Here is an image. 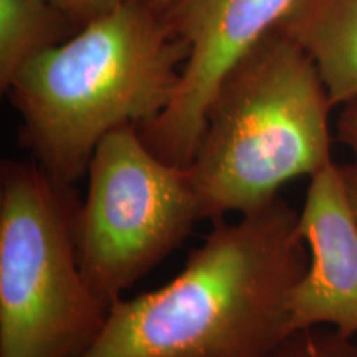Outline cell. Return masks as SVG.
I'll list each match as a JSON object with an SVG mask.
<instances>
[{"label": "cell", "mask_w": 357, "mask_h": 357, "mask_svg": "<svg viewBox=\"0 0 357 357\" xmlns=\"http://www.w3.org/2000/svg\"><path fill=\"white\" fill-rule=\"evenodd\" d=\"M307 260L300 212L281 197L215 220L176 278L109 307L82 357H266L293 336Z\"/></svg>", "instance_id": "obj_1"}, {"label": "cell", "mask_w": 357, "mask_h": 357, "mask_svg": "<svg viewBox=\"0 0 357 357\" xmlns=\"http://www.w3.org/2000/svg\"><path fill=\"white\" fill-rule=\"evenodd\" d=\"M187 56L189 47L149 2L82 26L26 61L3 91L20 116L22 144L56 184L73 189L109 132L167 108Z\"/></svg>", "instance_id": "obj_2"}, {"label": "cell", "mask_w": 357, "mask_h": 357, "mask_svg": "<svg viewBox=\"0 0 357 357\" xmlns=\"http://www.w3.org/2000/svg\"><path fill=\"white\" fill-rule=\"evenodd\" d=\"M334 108L312 58L275 26L222 79L189 164L204 218L258 211L334 162Z\"/></svg>", "instance_id": "obj_3"}, {"label": "cell", "mask_w": 357, "mask_h": 357, "mask_svg": "<svg viewBox=\"0 0 357 357\" xmlns=\"http://www.w3.org/2000/svg\"><path fill=\"white\" fill-rule=\"evenodd\" d=\"M77 200L37 162L0 166V357H82L109 307L88 284Z\"/></svg>", "instance_id": "obj_4"}, {"label": "cell", "mask_w": 357, "mask_h": 357, "mask_svg": "<svg viewBox=\"0 0 357 357\" xmlns=\"http://www.w3.org/2000/svg\"><path fill=\"white\" fill-rule=\"evenodd\" d=\"M86 176L75 227L79 265L111 307L181 247L202 213L189 166L155 155L136 124L114 129L98 144Z\"/></svg>", "instance_id": "obj_5"}, {"label": "cell", "mask_w": 357, "mask_h": 357, "mask_svg": "<svg viewBox=\"0 0 357 357\" xmlns=\"http://www.w3.org/2000/svg\"><path fill=\"white\" fill-rule=\"evenodd\" d=\"M296 0H176L160 13L189 47L171 102L137 126L146 146L187 167L197 153L208 105L231 66L280 24Z\"/></svg>", "instance_id": "obj_6"}, {"label": "cell", "mask_w": 357, "mask_h": 357, "mask_svg": "<svg viewBox=\"0 0 357 357\" xmlns=\"http://www.w3.org/2000/svg\"><path fill=\"white\" fill-rule=\"evenodd\" d=\"M300 234L310 260L289 301L293 334L328 326L357 334V218L331 162L311 177L300 212Z\"/></svg>", "instance_id": "obj_7"}, {"label": "cell", "mask_w": 357, "mask_h": 357, "mask_svg": "<svg viewBox=\"0 0 357 357\" xmlns=\"http://www.w3.org/2000/svg\"><path fill=\"white\" fill-rule=\"evenodd\" d=\"M276 26L312 58L334 108L357 100V0H296Z\"/></svg>", "instance_id": "obj_8"}, {"label": "cell", "mask_w": 357, "mask_h": 357, "mask_svg": "<svg viewBox=\"0 0 357 357\" xmlns=\"http://www.w3.org/2000/svg\"><path fill=\"white\" fill-rule=\"evenodd\" d=\"M78 29L48 0H0V88L33 56L68 40Z\"/></svg>", "instance_id": "obj_9"}, {"label": "cell", "mask_w": 357, "mask_h": 357, "mask_svg": "<svg viewBox=\"0 0 357 357\" xmlns=\"http://www.w3.org/2000/svg\"><path fill=\"white\" fill-rule=\"evenodd\" d=\"M266 357H357V341L334 329H307L289 336Z\"/></svg>", "instance_id": "obj_10"}, {"label": "cell", "mask_w": 357, "mask_h": 357, "mask_svg": "<svg viewBox=\"0 0 357 357\" xmlns=\"http://www.w3.org/2000/svg\"><path fill=\"white\" fill-rule=\"evenodd\" d=\"M79 30L82 26L108 17L124 7L139 6L151 0H48Z\"/></svg>", "instance_id": "obj_11"}, {"label": "cell", "mask_w": 357, "mask_h": 357, "mask_svg": "<svg viewBox=\"0 0 357 357\" xmlns=\"http://www.w3.org/2000/svg\"><path fill=\"white\" fill-rule=\"evenodd\" d=\"M337 119V139L351 149L357 160V100L341 106Z\"/></svg>", "instance_id": "obj_12"}, {"label": "cell", "mask_w": 357, "mask_h": 357, "mask_svg": "<svg viewBox=\"0 0 357 357\" xmlns=\"http://www.w3.org/2000/svg\"><path fill=\"white\" fill-rule=\"evenodd\" d=\"M342 181H344V190L347 195V202H349L352 212L357 218V160L347 166H341Z\"/></svg>", "instance_id": "obj_13"}, {"label": "cell", "mask_w": 357, "mask_h": 357, "mask_svg": "<svg viewBox=\"0 0 357 357\" xmlns=\"http://www.w3.org/2000/svg\"><path fill=\"white\" fill-rule=\"evenodd\" d=\"M174 2H176V0H151L149 3H151V7H153L155 12H158V13H164V12L167 10L169 7L172 6Z\"/></svg>", "instance_id": "obj_14"}]
</instances>
